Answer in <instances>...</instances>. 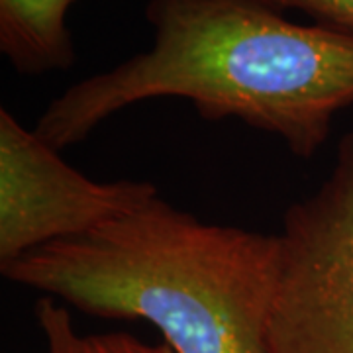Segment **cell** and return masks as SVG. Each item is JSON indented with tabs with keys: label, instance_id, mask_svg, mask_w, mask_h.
I'll return each mask as SVG.
<instances>
[{
	"label": "cell",
	"instance_id": "277c9868",
	"mask_svg": "<svg viewBox=\"0 0 353 353\" xmlns=\"http://www.w3.org/2000/svg\"><path fill=\"white\" fill-rule=\"evenodd\" d=\"M159 196L148 181L102 183L0 108V269L26 253L83 236Z\"/></svg>",
	"mask_w": 353,
	"mask_h": 353
},
{
	"label": "cell",
	"instance_id": "3957f363",
	"mask_svg": "<svg viewBox=\"0 0 353 353\" xmlns=\"http://www.w3.org/2000/svg\"><path fill=\"white\" fill-rule=\"evenodd\" d=\"M277 236L265 352L353 353V132L328 179L287 208Z\"/></svg>",
	"mask_w": 353,
	"mask_h": 353
},
{
	"label": "cell",
	"instance_id": "5b68a950",
	"mask_svg": "<svg viewBox=\"0 0 353 353\" xmlns=\"http://www.w3.org/2000/svg\"><path fill=\"white\" fill-rule=\"evenodd\" d=\"M77 0H0V51L20 75L67 71L75 46L67 14Z\"/></svg>",
	"mask_w": 353,
	"mask_h": 353
},
{
	"label": "cell",
	"instance_id": "7a4b0ae2",
	"mask_svg": "<svg viewBox=\"0 0 353 353\" xmlns=\"http://www.w3.org/2000/svg\"><path fill=\"white\" fill-rule=\"evenodd\" d=\"M279 236L204 222L161 196L2 267L99 318L143 320L175 353H267Z\"/></svg>",
	"mask_w": 353,
	"mask_h": 353
},
{
	"label": "cell",
	"instance_id": "8992f818",
	"mask_svg": "<svg viewBox=\"0 0 353 353\" xmlns=\"http://www.w3.org/2000/svg\"><path fill=\"white\" fill-rule=\"evenodd\" d=\"M38 324L48 343V353H175L165 343H145L132 334H77L67 308L46 296L36 306Z\"/></svg>",
	"mask_w": 353,
	"mask_h": 353
},
{
	"label": "cell",
	"instance_id": "52a82bcc",
	"mask_svg": "<svg viewBox=\"0 0 353 353\" xmlns=\"http://www.w3.org/2000/svg\"><path fill=\"white\" fill-rule=\"evenodd\" d=\"M285 12L294 10L312 18L314 24L353 32V0H273Z\"/></svg>",
	"mask_w": 353,
	"mask_h": 353
},
{
	"label": "cell",
	"instance_id": "6da1fadb",
	"mask_svg": "<svg viewBox=\"0 0 353 353\" xmlns=\"http://www.w3.org/2000/svg\"><path fill=\"white\" fill-rule=\"evenodd\" d=\"M145 18L152 48L53 99L39 138L61 152L128 106L185 99L206 120L236 118L312 159L353 104L350 30L292 22L273 0H148Z\"/></svg>",
	"mask_w": 353,
	"mask_h": 353
}]
</instances>
